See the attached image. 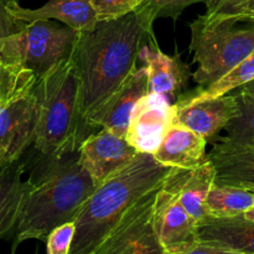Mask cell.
Segmentation results:
<instances>
[{
	"instance_id": "6da1fadb",
	"label": "cell",
	"mask_w": 254,
	"mask_h": 254,
	"mask_svg": "<svg viewBox=\"0 0 254 254\" xmlns=\"http://www.w3.org/2000/svg\"><path fill=\"white\" fill-rule=\"evenodd\" d=\"M153 26L134 11L99 21L93 31L78 32L69 59L81 83V116L86 124L138 68L139 52L154 35Z\"/></svg>"
},
{
	"instance_id": "7a4b0ae2",
	"label": "cell",
	"mask_w": 254,
	"mask_h": 254,
	"mask_svg": "<svg viewBox=\"0 0 254 254\" xmlns=\"http://www.w3.org/2000/svg\"><path fill=\"white\" fill-rule=\"evenodd\" d=\"M49 163L32 179L30 191L15 227V246L27 240L46 241L54 228L76 220L97 185L79 164L78 151Z\"/></svg>"
},
{
	"instance_id": "3957f363",
	"label": "cell",
	"mask_w": 254,
	"mask_h": 254,
	"mask_svg": "<svg viewBox=\"0 0 254 254\" xmlns=\"http://www.w3.org/2000/svg\"><path fill=\"white\" fill-rule=\"evenodd\" d=\"M170 168L151 154L139 153L131 163L98 185L74 220L69 254H93L129 208L164 183Z\"/></svg>"
},
{
	"instance_id": "277c9868",
	"label": "cell",
	"mask_w": 254,
	"mask_h": 254,
	"mask_svg": "<svg viewBox=\"0 0 254 254\" xmlns=\"http://www.w3.org/2000/svg\"><path fill=\"white\" fill-rule=\"evenodd\" d=\"M39 121L34 146L46 158L78 150L89 128L81 116V83L71 59L37 79Z\"/></svg>"
},
{
	"instance_id": "5b68a950",
	"label": "cell",
	"mask_w": 254,
	"mask_h": 254,
	"mask_svg": "<svg viewBox=\"0 0 254 254\" xmlns=\"http://www.w3.org/2000/svg\"><path fill=\"white\" fill-rule=\"evenodd\" d=\"M192 74L200 88L210 86L254 51V19L203 14L190 24Z\"/></svg>"
},
{
	"instance_id": "8992f818",
	"label": "cell",
	"mask_w": 254,
	"mask_h": 254,
	"mask_svg": "<svg viewBox=\"0 0 254 254\" xmlns=\"http://www.w3.org/2000/svg\"><path fill=\"white\" fill-rule=\"evenodd\" d=\"M78 32L52 20H37L15 40V61L39 79L71 57Z\"/></svg>"
},
{
	"instance_id": "52a82bcc",
	"label": "cell",
	"mask_w": 254,
	"mask_h": 254,
	"mask_svg": "<svg viewBox=\"0 0 254 254\" xmlns=\"http://www.w3.org/2000/svg\"><path fill=\"white\" fill-rule=\"evenodd\" d=\"M39 121V102L35 87L21 98L0 108V163L20 160L34 144Z\"/></svg>"
},
{
	"instance_id": "ba28073f",
	"label": "cell",
	"mask_w": 254,
	"mask_h": 254,
	"mask_svg": "<svg viewBox=\"0 0 254 254\" xmlns=\"http://www.w3.org/2000/svg\"><path fill=\"white\" fill-rule=\"evenodd\" d=\"M198 222L179 200L171 169L159 189L154 208V230L166 252L197 241Z\"/></svg>"
},
{
	"instance_id": "9c48e42d",
	"label": "cell",
	"mask_w": 254,
	"mask_h": 254,
	"mask_svg": "<svg viewBox=\"0 0 254 254\" xmlns=\"http://www.w3.org/2000/svg\"><path fill=\"white\" fill-rule=\"evenodd\" d=\"M77 151L79 164L97 186L131 163L139 154L126 136L107 129L87 136Z\"/></svg>"
},
{
	"instance_id": "30bf717a",
	"label": "cell",
	"mask_w": 254,
	"mask_h": 254,
	"mask_svg": "<svg viewBox=\"0 0 254 254\" xmlns=\"http://www.w3.org/2000/svg\"><path fill=\"white\" fill-rule=\"evenodd\" d=\"M173 104L166 97L149 92L136 103L126 138L139 153L154 154L174 124Z\"/></svg>"
},
{
	"instance_id": "8fae6325",
	"label": "cell",
	"mask_w": 254,
	"mask_h": 254,
	"mask_svg": "<svg viewBox=\"0 0 254 254\" xmlns=\"http://www.w3.org/2000/svg\"><path fill=\"white\" fill-rule=\"evenodd\" d=\"M173 109L174 124L200 134L207 141H215L220 131L237 116L238 97L237 94L227 93L193 103L179 99L173 104Z\"/></svg>"
},
{
	"instance_id": "7c38bea8",
	"label": "cell",
	"mask_w": 254,
	"mask_h": 254,
	"mask_svg": "<svg viewBox=\"0 0 254 254\" xmlns=\"http://www.w3.org/2000/svg\"><path fill=\"white\" fill-rule=\"evenodd\" d=\"M150 92L148 71L144 66L138 67L116 93L87 121L91 129H107L121 136H126L131 113L136 103Z\"/></svg>"
},
{
	"instance_id": "4fadbf2b",
	"label": "cell",
	"mask_w": 254,
	"mask_h": 254,
	"mask_svg": "<svg viewBox=\"0 0 254 254\" xmlns=\"http://www.w3.org/2000/svg\"><path fill=\"white\" fill-rule=\"evenodd\" d=\"M139 60L148 71L150 92L161 94L170 102L183 96L191 77L190 68L179 55L164 54L159 49L155 35L141 47Z\"/></svg>"
},
{
	"instance_id": "5bb4252c",
	"label": "cell",
	"mask_w": 254,
	"mask_h": 254,
	"mask_svg": "<svg viewBox=\"0 0 254 254\" xmlns=\"http://www.w3.org/2000/svg\"><path fill=\"white\" fill-rule=\"evenodd\" d=\"M207 158L215 166L216 184L254 191V143L235 144L221 138Z\"/></svg>"
},
{
	"instance_id": "9a60e30c",
	"label": "cell",
	"mask_w": 254,
	"mask_h": 254,
	"mask_svg": "<svg viewBox=\"0 0 254 254\" xmlns=\"http://www.w3.org/2000/svg\"><path fill=\"white\" fill-rule=\"evenodd\" d=\"M203 136L179 124H173L155 153L151 154L160 165L170 169L191 170L207 159Z\"/></svg>"
},
{
	"instance_id": "2e32d148",
	"label": "cell",
	"mask_w": 254,
	"mask_h": 254,
	"mask_svg": "<svg viewBox=\"0 0 254 254\" xmlns=\"http://www.w3.org/2000/svg\"><path fill=\"white\" fill-rule=\"evenodd\" d=\"M197 241L243 254H254V221L245 216L206 217L198 223Z\"/></svg>"
},
{
	"instance_id": "e0dca14e",
	"label": "cell",
	"mask_w": 254,
	"mask_h": 254,
	"mask_svg": "<svg viewBox=\"0 0 254 254\" xmlns=\"http://www.w3.org/2000/svg\"><path fill=\"white\" fill-rule=\"evenodd\" d=\"M24 171L20 160L0 166V238L15 231L22 206L34 188L31 178L22 180Z\"/></svg>"
},
{
	"instance_id": "ac0fdd59",
	"label": "cell",
	"mask_w": 254,
	"mask_h": 254,
	"mask_svg": "<svg viewBox=\"0 0 254 254\" xmlns=\"http://www.w3.org/2000/svg\"><path fill=\"white\" fill-rule=\"evenodd\" d=\"M171 175L181 205L198 223L202 222L207 217L206 198L216 180L213 164L207 158L200 166L191 170L171 169Z\"/></svg>"
},
{
	"instance_id": "d6986e66",
	"label": "cell",
	"mask_w": 254,
	"mask_h": 254,
	"mask_svg": "<svg viewBox=\"0 0 254 254\" xmlns=\"http://www.w3.org/2000/svg\"><path fill=\"white\" fill-rule=\"evenodd\" d=\"M19 14L29 24L37 20H56L77 32L93 31L99 22L91 0H49L37 9L21 6Z\"/></svg>"
},
{
	"instance_id": "ffe728a7",
	"label": "cell",
	"mask_w": 254,
	"mask_h": 254,
	"mask_svg": "<svg viewBox=\"0 0 254 254\" xmlns=\"http://www.w3.org/2000/svg\"><path fill=\"white\" fill-rule=\"evenodd\" d=\"M253 205V190L215 183L206 198L205 208L207 217L225 218L245 215Z\"/></svg>"
},
{
	"instance_id": "44dd1931",
	"label": "cell",
	"mask_w": 254,
	"mask_h": 254,
	"mask_svg": "<svg viewBox=\"0 0 254 254\" xmlns=\"http://www.w3.org/2000/svg\"><path fill=\"white\" fill-rule=\"evenodd\" d=\"M252 81H254V51L247 59L240 62L235 68L221 77L218 81L213 82L212 84L205 87V88H198L191 93L183 94L179 99L186 102V103H193V102L216 98V97L231 93L237 88L241 89L243 86Z\"/></svg>"
},
{
	"instance_id": "7402d4cb",
	"label": "cell",
	"mask_w": 254,
	"mask_h": 254,
	"mask_svg": "<svg viewBox=\"0 0 254 254\" xmlns=\"http://www.w3.org/2000/svg\"><path fill=\"white\" fill-rule=\"evenodd\" d=\"M20 0H0V59L7 64L15 61V40L29 22L19 14Z\"/></svg>"
},
{
	"instance_id": "603a6c76",
	"label": "cell",
	"mask_w": 254,
	"mask_h": 254,
	"mask_svg": "<svg viewBox=\"0 0 254 254\" xmlns=\"http://www.w3.org/2000/svg\"><path fill=\"white\" fill-rule=\"evenodd\" d=\"M36 82L32 71L0 59V108L31 92Z\"/></svg>"
},
{
	"instance_id": "cb8c5ba5",
	"label": "cell",
	"mask_w": 254,
	"mask_h": 254,
	"mask_svg": "<svg viewBox=\"0 0 254 254\" xmlns=\"http://www.w3.org/2000/svg\"><path fill=\"white\" fill-rule=\"evenodd\" d=\"M238 113L228 123L225 140L235 144L254 143V97L238 91Z\"/></svg>"
},
{
	"instance_id": "d4e9b609",
	"label": "cell",
	"mask_w": 254,
	"mask_h": 254,
	"mask_svg": "<svg viewBox=\"0 0 254 254\" xmlns=\"http://www.w3.org/2000/svg\"><path fill=\"white\" fill-rule=\"evenodd\" d=\"M197 2H203L207 6L211 0H144L136 11L154 24L159 17H171L176 20L186 7Z\"/></svg>"
},
{
	"instance_id": "484cf974",
	"label": "cell",
	"mask_w": 254,
	"mask_h": 254,
	"mask_svg": "<svg viewBox=\"0 0 254 254\" xmlns=\"http://www.w3.org/2000/svg\"><path fill=\"white\" fill-rule=\"evenodd\" d=\"M98 21L121 19L136 11L144 0H91Z\"/></svg>"
},
{
	"instance_id": "4316f807",
	"label": "cell",
	"mask_w": 254,
	"mask_h": 254,
	"mask_svg": "<svg viewBox=\"0 0 254 254\" xmlns=\"http://www.w3.org/2000/svg\"><path fill=\"white\" fill-rule=\"evenodd\" d=\"M74 231H76L74 221H69L54 228L46 238L47 254H69Z\"/></svg>"
},
{
	"instance_id": "83f0119b",
	"label": "cell",
	"mask_w": 254,
	"mask_h": 254,
	"mask_svg": "<svg viewBox=\"0 0 254 254\" xmlns=\"http://www.w3.org/2000/svg\"><path fill=\"white\" fill-rule=\"evenodd\" d=\"M122 254H169L159 241L154 227L145 233L138 242Z\"/></svg>"
},
{
	"instance_id": "f1b7e54d",
	"label": "cell",
	"mask_w": 254,
	"mask_h": 254,
	"mask_svg": "<svg viewBox=\"0 0 254 254\" xmlns=\"http://www.w3.org/2000/svg\"><path fill=\"white\" fill-rule=\"evenodd\" d=\"M250 1L251 0H211L205 14L208 16H215V15L236 16Z\"/></svg>"
},
{
	"instance_id": "f546056e",
	"label": "cell",
	"mask_w": 254,
	"mask_h": 254,
	"mask_svg": "<svg viewBox=\"0 0 254 254\" xmlns=\"http://www.w3.org/2000/svg\"><path fill=\"white\" fill-rule=\"evenodd\" d=\"M169 254H243L240 252H235V251L226 250V248L216 247V246L206 245L202 242L189 243V245L181 246V247L176 248V250L171 251Z\"/></svg>"
},
{
	"instance_id": "4dcf8cb0",
	"label": "cell",
	"mask_w": 254,
	"mask_h": 254,
	"mask_svg": "<svg viewBox=\"0 0 254 254\" xmlns=\"http://www.w3.org/2000/svg\"><path fill=\"white\" fill-rule=\"evenodd\" d=\"M236 16L248 17V19H254V0H251L247 5L242 9V11Z\"/></svg>"
},
{
	"instance_id": "1f68e13d",
	"label": "cell",
	"mask_w": 254,
	"mask_h": 254,
	"mask_svg": "<svg viewBox=\"0 0 254 254\" xmlns=\"http://www.w3.org/2000/svg\"><path fill=\"white\" fill-rule=\"evenodd\" d=\"M240 92H242V93L245 94H248V96L251 97H254V81L250 82V83L246 84V86H243L242 88L240 89Z\"/></svg>"
},
{
	"instance_id": "d6a6232c",
	"label": "cell",
	"mask_w": 254,
	"mask_h": 254,
	"mask_svg": "<svg viewBox=\"0 0 254 254\" xmlns=\"http://www.w3.org/2000/svg\"><path fill=\"white\" fill-rule=\"evenodd\" d=\"M245 216L246 218H248V220H251V221H254V205L252 206V207L250 208V210L247 211V212L245 213Z\"/></svg>"
},
{
	"instance_id": "836d02e7",
	"label": "cell",
	"mask_w": 254,
	"mask_h": 254,
	"mask_svg": "<svg viewBox=\"0 0 254 254\" xmlns=\"http://www.w3.org/2000/svg\"><path fill=\"white\" fill-rule=\"evenodd\" d=\"M1 165H4V164H1V163H0V166H1Z\"/></svg>"
}]
</instances>
